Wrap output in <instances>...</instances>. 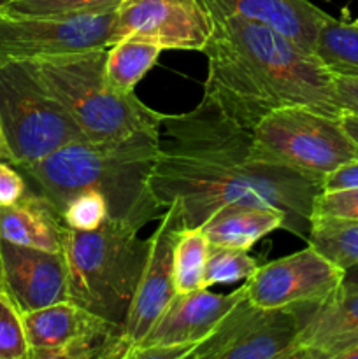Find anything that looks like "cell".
<instances>
[{
    "instance_id": "30",
    "label": "cell",
    "mask_w": 358,
    "mask_h": 359,
    "mask_svg": "<svg viewBox=\"0 0 358 359\" xmlns=\"http://www.w3.org/2000/svg\"><path fill=\"white\" fill-rule=\"evenodd\" d=\"M337 102L343 112L358 116V72H332Z\"/></svg>"
},
{
    "instance_id": "12",
    "label": "cell",
    "mask_w": 358,
    "mask_h": 359,
    "mask_svg": "<svg viewBox=\"0 0 358 359\" xmlns=\"http://www.w3.org/2000/svg\"><path fill=\"white\" fill-rule=\"evenodd\" d=\"M344 270L312 245L263 263L246 279V298L265 309L298 307L321 302L343 284Z\"/></svg>"
},
{
    "instance_id": "32",
    "label": "cell",
    "mask_w": 358,
    "mask_h": 359,
    "mask_svg": "<svg viewBox=\"0 0 358 359\" xmlns=\"http://www.w3.org/2000/svg\"><path fill=\"white\" fill-rule=\"evenodd\" d=\"M340 123H343L346 132L351 135V139L358 144V116L350 114V112H343V116H340Z\"/></svg>"
},
{
    "instance_id": "29",
    "label": "cell",
    "mask_w": 358,
    "mask_h": 359,
    "mask_svg": "<svg viewBox=\"0 0 358 359\" xmlns=\"http://www.w3.org/2000/svg\"><path fill=\"white\" fill-rule=\"evenodd\" d=\"M28 191V184L20 168L0 160V205L18 202Z\"/></svg>"
},
{
    "instance_id": "25",
    "label": "cell",
    "mask_w": 358,
    "mask_h": 359,
    "mask_svg": "<svg viewBox=\"0 0 358 359\" xmlns=\"http://www.w3.org/2000/svg\"><path fill=\"white\" fill-rule=\"evenodd\" d=\"M30 353L23 312L0 287V359H30Z\"/></svg>"
},
{
    "instance_id": "37",
    "label": "cell",
    "mask_w": 358,
    "mask_h": 359,
    "mask_svg": "<svg viewBox=\"0 0 358 359\" xmlns=\"http://www.w3.org/2000/svg\"><path fill=\"white\" fill-rule=\"evenodd\" d=\"M0 287H4V284H2V270H0Z\"/></svg>"
},
{
    "instance_id": "36",
    "label": "cell",
    "mask_w": 358,
    "mask_h": 359,
    "mask_svg": "<svg viewBox=\"0 0 358 359\" xmlns=\"http://www.w3.org/2000/svg\"><path fill=\"white\" fill-rule=\"evenodd\" d=\"M9 4H11V0H0V11L6 9V7L9 6Z\"/></svg>"
},
{
    "instance_id": "2",
    "label": "cell",
    "mask_w": 358,
    "mask_h": 359,
    "mask_svg": "<svg viewBox=\"0 0 358 359\" xmlns=\"http://www.w3.org/2000/svg\"><path fill=\"white\" fill-rule=\"evenodd\" d=\"M211 18L204 97L227 118L253 130L269 112L291 105L343 116L332 70L318 55L260 21L239 14Z\"/></svg>"
},
{
    "instance_id": "1",
    "label": "cell",
    "mask_w": 358,
    "mask_h": 359,
    "mask_svg": "<svg viewBox=\"0 0 358 359\" xmlns=\"http://www.w3.org/2000/svg\"><path fill=\"white\" fill-rule=\"evenodd\" d=\"M161 130L151 191L160 209L174 212L181 230L202 226L230 203H258L283 210L286 231L307 241L321 182L258 160L251 130L206 97L192 111L164 114Z\"/></svg>"
},
{
    "instance_id": "33",
    "label": "cell",
    "mask_w": 358,
    "mask_h": 359,
    "mask_svg": "<svg viewBox=\"0 0 358 359\" xmlns=\"http://www.w3.org/2000/svg\"><path fill=\"white\" fill-rule=\"evenodd\" d=\"M340 286L344 290H350V291H358V263L353 266H347L344 270V277H343V284Z\"/></svg>"
},
{
    "instance_id": "14",
    "label": "cell",
    "mask_w": 358,
    "mask_h": 359,
    "mask_svg": "<svg viewBox=\"0 0 358 359\" xmlns=\"http://www.w3.org/2000/svg\"><path fill=\"white\" fill-rule=\"evenodd\" d=\"M179 230L181 228L174 212L165 209L158 228L150 237L151 248L146 266L123 323L121 339L126 346V359L130 351L139 346L175 297L174 244Z\"/></svg>"
},
{
    "instance_id": "8",
    "label": "cell",
    "mask_w": 358,
    "mask_h": 359,
    "mask_svg": "<svg viewBox=\"0 0 358 359\" xmlns=\"http://www.w3.org/2000/svg\"><path fill=\"white\" fill-rule=\"evenodd\" d=\"M116 14L118 9L60 16L0 11V67L56 53L107 48Z\"/></svg>"
},
{
    "instance_id": "19",
    "label": "cell",
    "mask_w": 358,
    "mask_h": 359,
    "mask_svg": "<svg viewBox=\"0 0 358 359\" xmlns=\"http://www.w3.org/2000/svg\"><path fill=\"white\" fill-rule=\"evenodd\" d=\"M283 210L258 203H230L218 209L200 226L211 245L249 251L274 230H286Z\"/></svg>"
},
{
    "instance_id": "3",
    "label": "cell",
    "mask_w": 358,
    "mask_h": 359,
    "mask_svg": "<svg viewBox=\"0 0 358 359\" xmlns=\"http://www.w3.org/2000/svg\"><path fill=\"white\" fill-rule=\"evenodd\" d=\"M158 146L160 130L114 142L84 139L20 170L58 214L77 193L97 191L107 200L109 219L139 231L160 212L151 191Z\"/></svg>"
},
{
    "instance_id": "22",
    "label": "cell",
    "mask_w": 358,
    "mask_h": 359,
    "mask_svg": "<svg viewBox=\"0 0 358 359\" xmlns=\"http://www.w3.org/2000/svg\"><path fill=\"white\" fill-rule=\"evenodd\" d=\"M209 249V241L204 235V231L200 230V226L179 230V235L174 244L175 294L206 290L204 273H206Z\"/></svg>"
},
{
    "instance_id": "35",
    "label": "cell",
    "mask_w": 358,
    "mask_h": 359,
    "mask_svg": "<svg viewBox=\"0 0 358 359\" xmlns=\"http://www.w3.org/2000/svg\"><path fill=\"white\" fill-rule=\"evenodd\" d=\"M340 359H358V346L353 347V349H350L347 353H344Z\"/></svg>"
},
{
    "instance_id": "16",
    "label": "cell",
    "mask_w": 358,
    "mask_h": 359,
    "mask_svg": "<svg viewBox=\"0 0 358 359\" xmlns=\"http://www.w3.org/2000/svg\"><path fill=\"white\" fill-rule=\"evenodd\" d=\"M358 346V291L337 287L305 305L302 328L288 359H340Z\"/></svg>"
},
{
    "instance_id": "26",
    "label": "cell",
    "mask_w": 358,
    "mask_h": 359,
    "mask_svg": "<svg viewBox=\"0 0 358 359\" xmlns=\"http://www.w3.org/2000/svg\"><path fill=\"white\" fill-rule=\"evenodd\" d=\"M60 217L70 230H97L109 219L107 200L97 191L77 193L63 205Z\"/></svg>"
},
{
    "instance_id": "15",
    "label": "cell",
    "mask_w": 358,
    "mask_h": 359,
    "mask_svg": "<svg viewBox=\"0 0 358 359\" xmlns=\"http://www.w3.org/2000/svg\"><path fill=\"white\" fill-rule=\"evenodd\" d=\"M0 270L4 290L23 314L69 300L63 252L23 248L0 241Z\"/></svg>"
},
{
    "instance_id": "10",
    "label": "cell",
    "mask_w": 358,
    "mask_h": 359,
    "mask_svg": "<svg viewBox=\"0 0 358 359\" xmlns=\"http://www.w3.org/2000/svg\"><path fill=\"white\" fill-rule=\"evenodd\" d=\"M30 359H126L123 326L109 323L74 302L63 300L25 312Z\"/></svg>"
},
{
    "instance_id": "5",
    "label": "cell",
    "mask_w": 358,
    "mask_h": 359,
    "mask_svg": "<svg viewBox=\"0 0 358 359\" xmlns=\"http://www.w3.org/2000/svg\"><path fill=\"white\" fill-rule=\"evenodd\" d=\"M137 233L112 219L91 231L69 228L63 248L69 300L123 326L151 248Z\"/></svg>"
},
{
    "instance_id": "9",
    "label": "cell",
    "mask_w": 358,
    "mask_h": 359,
    "mask_svg": "<svg viewBox=\"0 0 358 359\" xmlns=\"http://www.w3.org/2000/svg\"><path fill=\"white\" fill-rule=\"evenodd\" d=\"M304 312L305 305L265 309L244 297L188 359H288Z\"/></svg>"
},
{
    "instance_id": "24",
    "label": "cell",
    "mask_w": 358,
    "mask_h": 359,
    "mask_svg": "<svg viewBox=\"0 0 358 359\" xmlns=\"http://www.w3.org/2000/svg\"><path fill=\"white\" fill-rule=\"evenodd\" d=\"M258 259L249 251L235 248L211 245L204 273V284L209 290L214 284H228L235 280H246L258 270Z\"/></svg>"
},
{
    "instance_id": "7",
    "label": "cell",
    "mask_w": 358,
    "mask_h": 359,
    "mask_svg": "<svg viewBox=\"0 0 358 359\" xmlns=\"http://www.w3.org/2000/svg\"><path fill=\"white\" fill-rule=\"evenodd\" d=\"M0 123L13 165L18 168L37 163L60 147L86 139L25 62L0 67Z\"/></svg>"
},
{
    "instance_id": "11",
    "label": "cell",
    "mask_w": 358,
    "mask_h": 359,
    "mask_svg": "<svg viewBox=\"0 0 358 359\" xmlns=\"http://www.w3.org/2000/svg\"><path fill=\"white\" fill-rule=\"evenodd\" d=\"M244 297V284L227 294L211 293L207 287L175 294L128 359H188Z\"/></svg>"
},
{
    "instance_id": "20",
    "label": "cell",
    "mask_w": 358,
    "mask_h": 359,
    "mask_svg": "<svg viewBox=\"0 0 358 359\" xmlns=\"http://www.w3.org/2000/svg\"><path fill=\"white\" fill-rule=\"evenodd\" d=\"M161 51V46L133 37L107 46L104 65L107 86L118 95L135 93V86L157 65Z\"/></svg>"
},
{
    "instance_id": "28",
    "label": "cell",
    "mask_w": 358,
    "mask_h": 359,
    "mask_svg": "<svg viewBox=\"0 0 358 359\" xmlns=\"http://www.w3.org/2000/svg\"><path fill=\"white\" fill-rule=\"evenodd\" d=\"M339 217V219H358V188L351 189H323L314 200L312 217Z\"/></svg>"
},
{
    "instance_id": "27",
    "label": "cell",
    "mask_w": 358,
    "mask_h": 359,
    "mask_svg": "<svg viewBox=\"0 0 358 359\" xmlns=\"http://www.w3.org/2000/svg\"><path fill=\"white\" fill-rule=\"evenodd\" d=\"M123 0H11L2 11L37 16H60V14L105 13L118 9Z\"/></svg>"
},
{
    "instance_id": "4",
    "label": "cell",
    "mask_w": 358,
    "mask_h": 359,
    "mask_svg": "<svg viewBox=\"0 0 358 359\" xmlns=\"http://www.w3.org/2000/svg\"><path fill=\"white\" fill-rule=\"evenodd\" d=\"M105 55L107 48H90L39 56L25 63L91 142H114L161 130L164 112L147 107L135 93L118 95L107 86Z\"/></svg>"
},
{
    "instance_id": "17",
    "label": "cell",
    "mask_w": 358,
    "mask_h": 359,
    "mask_svg": "<svg viewBox=\"0 0 358 359\" xmlns=\"http://www.w3.org/2000/svg\"><path fill=\"white\" fill-rule=\"evenodd\" d=\"M211 16L239 14L269 25L307 53L316 55V41L330 14L311 0H200Z\"/></svg>"
},
{
    "instance_id": "13",
    "label": "cell",
    "mask_w": 358,
    "mask_h": 359,
    "mask_svg": "<svg viewBox=\"0 0 358 359\" xmlns=\"http://www.w3.org/2000/svg\"><path fill=\"white\" fill-rule=\"evenodd\" d=\"M213 18L200 0H123L112 42L133 37L175 51H204Z\"/></svg>"
},
{
    "instance_id": "6",
    "label": "cell",
    "mask_w": 358,
    "mask_h": 359,
    "mask_svg": "<svg viewBox=\"0 0 358 359\" xmlns=\"http://www.w3.org/2000/svg\"><path fill=\"white\" fill-rule=\"evenodd\" d=\"M251 147L258 160L319 182L343 165L358 160V144L340 118L305 105L269 112L251 130Z\"/></svg>"
},
{
    "instance_id": "21",
    "label": "cell",
    "mask_w": 358,
    "mask_h": 359,
    "mask_svg": "<svg viewBox=\"0 0 358 359\" xmlns=\"http://www.w3.org/2000/svg\"><path fill=\"white\" fill-rule=\"evenodd\" d=\"M305 242L346 270L358 263V219L311 217V230Z\"/></svg>"
},
{
    "instance_id": "31",
    "label": "cell",
    "mask_w": 358,
    "mask_h": 359,
    "mask_svg": "<svg viewBox=\"0 0 358 359\" xmlns=\"http://www.w3.org/2000/svg\"><path fill=\"white\" fill-rule=\"evenodd\" d=\"M325 191L332 189H351L358 188V160L351 163L343 165L340 168L333 170L332 174L326 175L321 182Z\"/></svg>"
},
{
    "instance_id": "34",
    "label": "cell",
    "mask_w": 358,
    "mask_h": 359,
    "mask_svg": "<svg viewBox=\"0 0 358 359\" xmlns=\"http://www.w3.org/2000/svg\"><path fill=\"white\" fill-rule=\"evenodd\" d=\"M0 160L13 163V156H11V151H9V146H7L6 135H4L2 123H0Z\"/></svg>"
},
{
    "instance_id": "23",
    "label": "cell",
    "mask_w": 358,
    "mask_h": 359,
    "mask_svg": "<svg viewBox=\"0 0 358 359\" xmlns=\"http://www.w3.org/2000/svg\"><path fill=\"white\" fill-rule=\"evenodd\" d=\"M316 55L332 72H358V20L330 16L319 30Z\"/></svg>"
},
{
    "instance_id": "18",
    "label": "cell",
    "mask_w": 358,
    "mask_h": 359,
    "mask_svg": "<svg viewBox=\"0 0 358 359\" xmlns=\"http://www.w3.org/2000/svg\"><path fill=\"white\" fill-rule=\"evenodd\" d=\"M67 230L55 207L37 191L28 189L18 202L0 205V241L63 252Z\"/></svg>"
}]
</instances>
